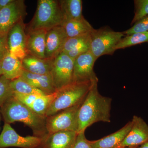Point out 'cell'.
<instances>
[{"mask_svg": "<svg viewBox=\"0 0 148 148\" xmlns=\"http://www.w3.org/2000/svg\"><path fill=\"white\" fill-rule=\"evenodd\" d=\"M98 81L92 82L79 111L77 133L85 131L95 123L111 122L112 99L103 96L98 90Z\"/></svg>", "mask_w": 148, "mask_h": 148, "instance_id": "6da1fadb", "label": "cell"}, {"mask_svg": "<svg viewBox=\"0 0 148 148\" xmlns=\"http://www.w3.org/2000/svg\"><path fill=\"white\" fill-rule=\"evenodd\" d=\"M5 123H23L30 127L34 136L42 138L48 134L46 127V117L32 110L12 95L0 108Z\"/></svg>", "mask_w": 148, "mask_h": 148, "instance_id": "7a4b0ae2", "label": "cell"}, {"mask_svg": "<svg viewBox=\"0 0 148 148\" xmlns=\"http://www.w3.org/2000/svg\"><path fill=\"white\" fill-rule=\"evenodd\" d=\"M64 21L59 1L38 0L34 15L26 27V30L27 32L38 30L47 31L62 26Z\"/></svg>", "mask_w": 148, "mask_h": 148, "instance_id": "3957f363", "label": "cell"}, {"mask_svg": "<svg viewBox=\"0 0 148 148\" xmlns=\"http://www.w3.org/2000/svg\"><path fill=\"white\" fill-rule=\"evenodd\" d=\"M93 82H73L57 90V95L47 111L46 117L55 114L82 102Z\"/></svg>", "mask_w": 148, "mask_h": 148, "instance_id": "277c9868", "label": "cell"}, {"mask_svg": "<svg viewBox=\"0 0 148 148\" xmlns=\"http://www.w3.org/2000/svg\"><path fill=\"white\" fill-rule=\"evenodd\" d=\"M124 36L122 32H115L109 27L94 29L90 33V51L96 60L102 56L112 55Z\"/></svg>", "mask_w": 148, "mask_h": 148, "instance_id": "5b68a950", "label": "cell"}, {"mask_svg": "<svg viewBox=\"0 0 148 148\" xmlns=\"http://www.w3.org/2000/svg\"><path fill=\"white\" fill-rule=\"evenodd\" d=\"M83 101L55 114L46 117V127L48 134L62 131L77 133L79 111Z\"/></svg>", "mask_w": 148, "mask_h": 148, "instance_id": "8992f818", "label": "cell"}, {"mask_svg": "<svg viewBox=\"0 0 148 148\" xmlns=\"http://www.w3.org/2000/svg\"><path fill=\"white\" fill-rule=\"evenodd\" d=\"M74 61L64 52L53 59L51 74L57 90L73 82Z\"/></svg>", "mask_w": 148, "mask_h": 148, "instance_id": "52a82bcc", "label": "cell"}, {"mask_svg": "<svg viewBox=\"0 0 148 148\" xmlns=\"http://www.w3.org/2000/svg\"><path fill=\"white\" fill-rule=\"evenodd\" d=\"M42 138L36 136L23 137L18 135L10 125L5 123L0 135V148L15 147L21 148H38Z\"/></svg>", "mask_w": 148, "mask_h": 148, "instance_id": "ba28073f", "label": "cell"}, {"mask_svg": "<svg viewBox=\"0 0 148 148\" xmlns=\"http://www.w3.org/2000/svg\"><path fill=\"white\" fill-rule=\"evenodd\" d=\"M27 14L24 1L14 0L0 10V34H8L15 24L23 21Z\"/></svg>", "mask_w": 148, "mask_h": 148, "instance_id": "9c48e42d", "label": "cell"}, {"mask_svg": "<svg viewBox=\"0 0 148 148\" xmlns=\"http://www.w3.org/2000/svg\"><path fill=\"white\" fill-rule=\"evenodd\" d=\"M96 61L90 50L74 60L73 82H93L98 80L93 70Z\"/></svg>", "mask_w": 148, "mask_h": 148, "instance_id": "30bf717a", "label": "cell"}, {"mask_svg": "<svg viewBox=\"0 0 148 148\" xmlns=\"http://www.w3.org/2000/svg\"><path fill=\"white\" fill-rule=\"evenodd\" d=\"M26 25L23 21L18 22L8 34L9 52L22 61L27 55L26 48Z\"/></svg>", "mask_w": 148, "mask_h": 148, "instance_id": "8fae6325", "label": "cell"}, {"mask_svg": "<svg viewBox=\"0 0 148 148\" xmlns=\"http://www.w3.org/2000/svg\"><path fill=\"white\" fill-rule=\"evenodd\" d=\"M131 129L119 148H136L148 140V125L141 117L134 115Z\"/></svg>", "mask_w": 148, "mask_h": 148, "instance_id": "7c38bea8", "label": "cell"}, {"mask_svg": "<svg viewBox=\"0 0 148 148\" xmlns=\"http://www.w3.org/2000/svg\"><path fill=\"white\" fill-rule=\"evenodd\" d=\"M68 38L62 26L47 30L46 35L45 58L53 59L57 57L61 53Z\"/></svg>", "mask_w": 148, "mask_h": 148, "instance_id": "4fadbf2b", "label": "cell"}, {"mask_svg": "<svg viewBox=\"0 0 148 148\" xmlns=\"http://www.w3.org/2000/svg\"><path fill=\"white\" fill-rule=\"evenodd\" d=\"M77 133L62 131L48 134L42 138L38 148H72Z\"/></svg>", "mask_w": 148, "mask_h": 148, "instance_id": "5bb4252c", "label": "cell"}, {"mask_svg": "<svg viewBox=\"0 0 148 148\" xmlns=\"http://www.w3.org/2000/svg\"><path fill=\"white\" fill-rule=\"evenodd\" d=\"M46 30H38L27 32L26 48L27 55L45 58Z\"/></svg>", "mask_w": 148, "mask_h": 148, "instance_id": "9a60e30c", "label": "cell"}, {"mask_svg": "<svg viewBox=\"0 0 148 148\" xmlns=\"http://www.w3.org/2000/svg\"><path fill=\"white\" fill-rule=\"evenodd\" d=\"M90 34L68 38L61 52L66 53L75 60L81 54L90 50Z\"/></svg>", "mask_w": 148, "mask_h": 148, "instance_id": "2e32d148", "label": "cell"}, {"mask_svg": "<svg viewBox=\"0 0 148 148\" xmlns=\"http://www.w3.org/2000/svg\"><path fill=\"white\" fill-rule=\"evenodd\" d=\"M28 83L46 94H52L57 91L51 75H38L24 70L21 77Z\"/></svg>", "mask_w": 148, "mask_h": 148, "instance_id": "e0dca14e", "label": "cell"}, {"mask_svg": "<svg viewBox=\"0 0 148 148\" xmlns=\"http://www.w3.org/2000/svg\"><path fill=\"white\" fill-rule=\"evenodd\" d=\"M132 122H128L119 130L99 139L90 141L92 148H119L120 145L132 127Z\"/></svg>", "mask_w": 148, "mask_h": 148, "instance_id": "ac0fdd59", "label": "cell"}, {"mask_svg": "<svg viewBox=\"0 0 148 148\" xmlns=\"http://www.w3.org/2000/svg\"><path fill=\"white\" fill-rule=\"evenodd\" d=\"M53 59L41 58L28 54L21 61L24 70L38 75H51Z\"/></svg>", "mask_w": 148, "mask_h": 148, "instance_id": "d6986e66", "label": "cell"}, {"mask_svg": "<svg viewBox=\"0 0 148 148\" xmlns=\"http://www.w3.org/2000/svg\"><path fill=\"white\" fill-rule=\"evenodd\" d=\"M1 64L3 75L10 80L20 77L24 73L22 61L9 52L3 58Z\"/></svg>", "mask_w": 148, "mask_h": 148, "instance_id": "ffe728a7", "label": "cell"}, {"mask_svg": "<svg viewBox=\"0 0 148 148\" xmlns=\"http://www.w3.org/2000/svg\"><path fill=\"white\" fill-rule=\"evenodd\" d=\"M60 6L64 21L79 20L83 18L82 0H60Z\"/></svg>", "mask_w": 148, "mask_h": 148, "instance_id": "44dd1931", "label": "cell"}, {"mask_svg": "<svg viewBox=\"0 0 148 148\" xmlns=\"http://www.w3.org/2000/svg\"><path fill=\"white\" fill-rule=\"evenodd\" d=\"M62 26L68 38L90 34L94 29L84 17L79 20L64 21Z\"/></svg>", "mask_w": 148, "mask_h": 148, "instance_id": "7402d4cb", "label": "cell"}, {"mask_svg": "<svg viewBox=\"0 0 148 148\" xmlns=\"http://www.w3.org/2000/svg\"><path fill=\"white\" fill-rule=\"evenodd\" d=\"M57 94V91L52 94L37 95L28 107L36 113L45 116L47 111Z\"/></svg>", "mask_w": 148, "mask_h": 148, "instance_id": "603a6c76", "label": "cell"}, {"mask_svg": "<svg viewBox=\"0 0 148 148\" xmlns=\"http://www.w3.org/2000/svg\"><path fill=\"white\" fill-rule=\"evenodd\" d=\"M148 42V32L135 33L123 37L115 47V51Z\"/></svg>", "mask_w": 148, "mask_h": 148, "instance_id": "cb8c5ba5", "label": "cell"}, {"mask_svg": "<svg viewBox=\"0 0 148 148\" xmlns=\"http://www.w3.org/2000/svg\"><path fill=\"white\" fill-rule=\"evenodd\" d=\"M10 86L13 92L28 95H46L42 91L29 84L21 77L11 81Z\"/></svg>", "mask_w": 148, "mask_h": 148, "instance_id": "d4e9b609", "label": "cell"}, {"mask_svg": "<svg viewBox=\"0 0 148 148\" xmlns=\"http://www.w3.org/2000/svg\"><path fill=\"white\" fill-rule=\"evenodd\" d=\"M134 4L135 14L131 24H135L148 15V0H135Z\"/></svg>", "mask_w": 148, "mask_h": 148, "instance_id": "484cf974", "label": "cell"}, {"mask_svg": "<svg viewBox=\"0 0 148 148\" xmlns=\"http://www.w3.org/2000/svg\"><path fill=\"white\" fill-rule=\"evenodd\" d=\"M10 81L3 75L0 77V108L13 94Z\"/></svg>", "mask_w": 148, "mask_h": 148, "instance_id": "4316f807", "label": "cell"}, {"mask_svg": "<svg viewBox=\"0 0 148 148\" xmlns=\"http://www.w3.org/2000/svg\"><path fill=\"white\" fill-rule=\"evenodd\" d=\"M148 32V15L135 23L130 29L122 32L124 35Z\"/></svg>", "mask_w": 148, "mask_h": 148, "instance_id": "83f0119b", "label": "cell"}, {"mask_svg": "<svg viewBox=\"0 0 148 148\" xmlns=\"http://www.w3.org/2000/svg\"><path fill=\"white\" fill-rule=\"evenodd\" d=\"M85 132L84 131L77 133L72 148H92L90 140H88L86 137Z\"/></svg>", "mask_w": 148, "mask_h": 148, "instance_id": "f1b7e54d", "label": "cell"}, {"mask_svg": "<svg viewBox=\"0 0 148 148\" xmlns=\"http://www.w3.org/2000/svg\"><path fill=\"white\" fill-rule=\"evenodd\" d=\"M7 38L8 34H0V61H1L9 53Z\"/></svg>", "mask_w": 148, "mask_h": 148, "instance_id": "f546056e", "label": "cell"}, {"mask_svg": "<svg viewBox=\"0 0 148 148\" xmlns=\"http://www.w3.org/2000/svg\"><path fill=\"white\" fill-rule=\"evenodd\" d=\"M14 0H0V10L7 6Z\"/></svg>", "mask_w": 148, "mask_h": 148, "instance_id": "4dcf8cb0", "label": "cell"}, {"mask_svg": "<svg viewBox=\"0 0 148 148\" xmlns=\"http://www.w3.org/2000/svg\"><path fill=\"white\" fill-rule=\"evenodd\" d=\"M136 148H148V140L145 143L143 144V145H140V147Z\"/></svg>", "mask_w": 148, "mask_h": 148, "instance_id": "1f68e13d", "label": "cell"}, {"mask_svg": "<svg viewBox=\"0 0 148 148\" xmlns=\"http://www.w3.org/2000/svg\"><path fill=\"white\" fill-rule=\"evenodd\" d=\"M3 75L2 69L1 61H0V77L2 76Z\"/></svg>", "mask_w": 148, "mask_h": 148, "instance_id": "d6a6232c", "label": "cell"}, {"mask_svg": "<svg viewBox=\"0 0 148 148\" xmlns=\"http://www.w3.org/2000/svg\"><path fill=\"white\" fill-rule=\"evenodd\" d=\"M2 116L1 114V112H0V123H1V120Z\"/></svg>", "mask_w": 148, "mask_h": 148, "instance_id": "836d02e7", "label": "cell"}]
</instances>
